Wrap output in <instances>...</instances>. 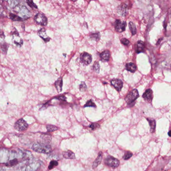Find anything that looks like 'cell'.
Wrapping results in <instances>:
<instances>
[{
  "label": "cell",
  "mask_w": 171,
  "mask_h": 171,
  "mask_svg": "<svg viewBox=\"0 0 171 171\" xmlns=\"http://www.w3.org/2000/svg\"><path fill=\"white\" fill-rule=\"evenodd\" d=\"M132 155H133V154H132V153L131 152H130L129 151H128V152H126L125 153V155H124V156L123 157V158H124V160H128L130 158H131L132 157Z\"/></svg>",
  "instance_id": "28"
},
{
  "label": "cell",
  "mask_w": 171,
  "mask_h": 171,
  "mask_svg": "<svg viewBox=\"0 0 171 171\" xmlns=\"http://www.w3.org/2000/svg\"><path fill=\"white\" fill-rule=\"evenodd\" d=\"M32 149L36 152L43 154H49L52 152V149L50 146L42 143H37L34 144Z\"/></svg>",
  "instance_id": "1"
},
{
  "label": "cell",
  "mask_w": 171,
  "mask_h": 171,
  "mask_svg": "<svg viewBox=\"0 0 171 171\" xmlns=\"http://www.w3.org/2000/svg\"><path fill=\"white\" fill-rule=\"evenodd\" d=\"M12 40L14 43L17 46H21L23 44V41L20 37L19 34L17 31H16L13 34Z\"/></svg>",
  "instance_id": "9"
},
{
  "label": "cell",
  "mask_w": 171,
  "mask_h": 171,
  "mask_svg": "<svg viewBox=\"0 0 171 171\" xmlns=\"http://www.w3.org/2000/svg\"><path fill=\"white\" fill-rule=\"evenodd\" d=\"M90 128H91L92 130H94L96 128H97L98 127H99V125L97 123H92L90 126H89Z\"/></svg>",
  "instance_id": "34"
},
{
  "label": "cell",
  "mask_w": 171,
  "mask_h": 171,
  "mask_svg": "<svg viewBox=\"0 0 171 171\" xmlns=\"http://www.w3.org/2000/svg\"><path fill=\"white\" fill-rule=\"evenodd\" d=\"M102 157H103V154L102 152H100L98 156L96 158V159L95 160V161L93 162L92 167L93 168H96L101 163L102 160Z\"/></svg>",
  "instance_id": "17"
},
{
  "label": "cell",
  "mask_w": 171,
  "mask_h": 171,
  "mask_svg": "<svg viewBox=\"0 0 171 171\" xmlns=\"http://www.w3.org/2000/svg\"><path fill=\"white\" fill-rule=\"evenodd\" d=\"M63 156L64 158L67 159H75L76 158L75 154L70 150L63 152Z\"/></svg>",
  "instance_id": "15"
},
{
  "label": "cell",
  "mask_w": 171,
  "mask_h": 171,
  "mask_svg": "<svg viewBox=\"0 0 171 171\" xmlns=\"http://www.w3.org/2000/svg\"><path fill=\"white\" fill-rule=\"evenodd\" d=\"M14 10V11L16 12L17 13L19 14H20L23 16V18L27 19L30 17L31 14L29 11L25 6H23L21 5H17L15 6Z\"/></svg>",
  "instance_id": "2"
},
{
  "label": "cell",
  "mask_w": 171,
  "mask_h": 171,
  "mask_svg": "<svg viewBox=\"0 0 171 171\" xmlns=\"http://www.w3.org/2000/svg\"><path fill=\"white\" fill-rule=\"evenodd\" d=\"M18 164V161L17 160V159H15L9 161V162H7L6 164V166L8 167H13L16 165Z\"/></svg>",
  "instance_id": "25"
},
{
  "label": "cell",
  "mask_w": 171,
  "mask_h": 171,
  "mask_svg": "<svg viewBox=\"0 0 171 171\" xmlns=\"http://www.w3.org/2000/svg\"><path fill=\"white\" fill-rule=\"evenodd\" d=\"M80 89L82 91H85L87 89V86L84 82H82L80 85Z\"/></svg>",
  "instance_id": "31"
},
{
  "label": "cell",
  "mask_w": 171,
  "mask_h": 171,
  "mask_svg": "<svg viewBox=\"0 0 171 171\" xmlns=\"http://www.w3.org/2000/svg\"><path fill=\"white\" fill-rule=\"evenodd\" d=\"M139 94L138 90L137 89H134L129 92V93L126 96L125 100L129 105H130L132 104L139 97Z\"/></svg>",
  "instance_id": "3"
},
{
  "label": "cell",
  "mask_w": 171,
  "mask_h": 171,
  "mask_svg": "<svg viewBox=\"0 0 171 171\" xmlns=\"http://www.w3.org/2000/svg\"><path fill=\"white\" fill-rule=\"evenodd\" d=\"M55 86L57 88V91L59 92H60L62 90V86H63V79L62 78H59L55 83Z\"/></svg>",
  "instance_id": "19"
},
{
  "label": "cell",
  "mask_w": 171,
  "mask_h": 171,
  "mask_svg": "<svg viewBox=\"0 0 171 171\" xmlns=\"http://www.w3.org/2000/svg\"><path fill=\"white\" fill-rule=\"evenodd\" d=\"M84 107H95V108H96V106L95 104L92 101V100H89L87 102L86 104L84 106Z\"/></svg>",
  "instance_id": "27"
},
{
  "label": "cell",
  "mask_w": 171,
  "mask_h": 171,
  "mask_svg": "<svg viewBox=\"0 0 171 171\" xmlns=\"http://www.w3.org/2000/svg\"><path fill=\"white\" fill-rule=\"evenodd\" d=\"M112 85L116 88V89L120 91L123 87V83L122 81L119 79H114L111 81Z\"/></svg>",
  "instance_id": "10"
},
{
  "label": "cell",
  "mask_w": 171,
  "mask_h": 171,
  "mask_svg": "<svg viewBox=\"0 0 171 171\" xmlns=\"http://www.w3.org/2000/svg\"><path fill=\"white\" fill-rule=\"evenodd\" d=\"M145 49L144 43L142 41H139L136 44V51L137 53L143 52Z\"/></svg>",
  "instance_id": "14"
},
{
  "label": "cell",
  "mask_w": 171,
  "mask_h": 171,
  "mask_svg": "<svg viewBox=\"0 0 171 171\" xmlns=\"http://www.w3.org/2000/svg\"><path fill=\"white\" fill-rule=\"evenodd\" d=\"M80 60L83 64L87 65L92 62V57L90 54L87 52H83L80 55Z\"/></svg>",
  "instance_id": "7"
},
{
  "label": "cell",
  "mask_w": 171,
  "mask_h": 171,
  "mask_svg": "<svg viewBox=\"0 0 171 171\" xmlns=\"http://www.w3.org/2000/svg\"><path fill=\"white\" fill-rule=\"evenodd\" d=\"M46 127H47L48 132H50L55 131L58 129V128L57 126H56L54 125H51V124L47 125Z\"/></svg>",
  "instance_id": "24"
},
{
  "label": "cell",
  "mask_w": 171,
  "mask_h": 171,
  "mask_svg": "<svg viewBox=\"0 0 171 171\" xmlns=\"http://www.w3.org/2000/svg\"><path fill=\"white\" fill-rule=\"evenodd\" d=\"M9 48V44L6 42H3L0 44V49L3 53L6 54Z\"/></svg>",
  "instance_id": "20"
},
{
  "label": "cell",
  "mask_w": 171,
  "mask_h": 171,
  "mask_svg": "<svg viewBox=\"0 0 171 171\" xmlns=\"http://www.w3.org/2000/svg\"><path fill=\"white\" fill-rule=\"evenodd\" d=\"M143 97L147 102H151L153 98V91L150 89H147L143 94Z\"/></svg>",
  "instance_id": "11"
},
{
  "label": "cell",
  "mask_w": 171,
  "mask_h": 171,
  "mask_svg": "<svg viewBox=\"0 0 171 171\" xmlns=\"http://www.w3.org/2000/svg\"><path fill=\"white\" fill-rule=\"evenodd\" d=\"M148 121L149 122V124L151 126V130L152 132H153L155 131V128H156V122L155 120L152 119H149L147 118Z\"/></svg>",
  "instance_id": "22"
},
{
  "label": "cell",
  "mask_w": 171,
  "mask_h": 171,
  "mask_svg": "<svg viewBox=\"0 0 171 171\" xmlns=\"http://www.w3.org/2000/svg\"><path fill=\"white\" fill-rule=\"evenodd\" d=\"M91 37L95 39H96V41H98V40L100 38V34L99 33H95L93 34V35L91 36Z\"/></svg>",
  "instance_id": "33"
},
{
  "label": "cell",
  "mask_w": 171,
  "mask_h": 171,
  "mask_svg": "<svg viewBox=\"0 0 171 171\" xmlns=\"http://www.w3.org/2000/svg\"><path fill=\"white\" fill-rule=\"evenodd\" d=\"M105 164L110 167L117 168L120 165V161L112 156H108L105 161Z\"/></svg>",
  "instance_id": "5"
},
{
  "label": "cell",
  "mask_w": 171,
  "mask_h": 171,
  "mask_svg": "<svg viewBox=\"0 0 171 171\" xmlns=\"http://www.w3.org/2000/svg\"><path fill=\"white\" fill-rule=\"evenodd\" d=\"M168 134H169V135L170 136H171V130H170L169 131Z\"/></svg>",
  "instance_id": "35"
},
{
  "label": "cell",
  "mask_w": 171,
  "mask_h": 171,
  "mask_svg": "<svg viewBox=\"0 0 171 171\" xmlns=\"http://www.w3.org/2000/svg\"><path fill=\"white\" fill-rule=\"evenodd\" d=\"M38 35L42 38L45 42H48L50 41V38L48 36L46 33V31L44 28H42L38 32Z\"/></svg>",
  "instance_id": "12"
},
{
  "label": "cell",
  "mask_w": 171,
  "mask_h": 171,
  "mask_svg": "<svg viewBox=\"0 0 171 171\" xmlns=\"http://www.w3.org/2000/svg\"></svg>",
  "instance_id": "36"
},
{
  "label": "cell",
  "mask_w": 171,
  "mask_h": 171,
  "mask_svg": "<svg viewBox=\"0 0 171 171\" xmlns=\"http://www.w3.org/2000/svg\"><path fill=\"white\" fill-rule=\"evenodd\" d=\"M10 18L11 19L14 21H22L23 20V19L21 17L13 13L10 14Z\"/></svg>",
  "instance_id": "21"
},
{
  "label": "cell",
  "mask_w": 171,
  "mask_h": 171,
  "mask_svg": "<svg viewBox=\"0 0 171 171\" xmlns=\"http://www.w3.org/2000/svg\"><path fill=\"white\" fill-rule=\"evenodd\" d=\"M28 127V124L27 122L23 118L19 119L15 124V128L18 131H23Z\"/></svg>",
  "instance_id": "4"
},
{
  "label": "cell",
  "mask_w": 171,
  "mask_h": 171,
  "mask_svg": "<svg viewBox=\"0 0 171 171\" xmlns=\"http://www.w3.org/2000/svg\"><path fill=\"white\" fill-rule=\"evenodd\" d=\"M129 28H130V30L132 34L133 35H135L137 33V29H136V27L135 25L133 23V22H130L129 24Z\"/></svg>",
  "instance_id": "23"
},
{
  "label": "cell",
  "mask_w": 171,
  "mask_h": 171,
  "mask_svg": "<svg viewBox=\"0 0 171 171\" xmlns=\"http://www.w3.org/2000/svg\"><path fill=\"white\" fill-rule=\"evenodd\" d=\"M27 3L28 4V5L30 7L32 8H35V9H37L38 8L37 6L35 4H34V2L33 1H28L27 2Z\"/></svg>",
  "instance_id": "30"
},
{
  "label": "cell",
  "mask_w": 171,
  "mask_h": 171,
  "mask_svg": "<svg viewBox=\"0 0 171 171\" xmlns=\"http://www.w3.org/2000/svg\"><path fill=\"white\" fill-rule=\"evenodd\" d=\"M58 165V163L56 161H52L50 163V165L49 166V169L51 170L52 169H53L54 168H55V167L57 166Z\"/></svg>",
  "instance_id": "26"
},
{
  "label": "cell",
  "mask_w": 171,
  "mask_h": 171,
  "mask_svg": "<svg viewBox=\"0 0 171 171\" xmlns=\"http://www.w3.org/2000/svg\"><path fill=\"white\" fill-rule=\"evenodd\" d=\"M127 6L126 4H122L119 6L118 8V13L123 16H125L127 13Z\"/></svg>",
  "instance_id": "16"
},
{
  "label": "cell",
  "mask_w": 171,
  "mask_h": 171,
  "mask_svg": "<svg viewBox=\"0 0 171 171\" xmlns=\"http://www.w3.org/2000/svg\"><path fill=\"white\" fill-rule=\"evenodd\" d=\"M116 30L119 32L121 33L125 30L126 27V22L125 21H122L120 20H117L115 24Z\"/></svg>",
  "instance_id": "8"
},
{
  "label": "cell",
  "mask_w": 171,
  "mask_h": 171,
  "mask_svg": "<svg viewBox=\"0 0 171 171\" xmlns=\"http://www.w3.org/2000/svg\"><path fill=\"white\" fill-rule=\"evenodd\" d=\"M121 43H122L123 45H125V46H128V45H129V44H130V41H129L128 39H126V38H123V39H122L121 40Z\"/></svg>",
  "instance_id": "32"
},
{
  "label": "cell",
  "mask_w": 171,
  "mask_h": 171,
  "mask_svg": "<svg viewBox=\"0 0 171 171\" xmlns=\"http://www.w3.org/2000/svg\"><path fill=\"white\" fill-rule=\"evenodd\" d=\"M100 57L103 62H108L110 58V52L108 50L104 51L101 54Z\"/></svg>",
  "instance_id": "13"
},
{
  "label": "cell",
  "mask_w": 171,
  "mask_h": 171,
  "mask_svg": "<svg viewBox=\"0 0 171 171\" xmlns=\"http://www.w3.org/2000/svg\"><path fill=\"white\" fill-rule=\"evenodd\" d=\"M93 68H94V70L95 71H96L97 73H99V72L100 67V65H99V64L98 62H96L95 63V64H94V65H93Z\"/></svg>",
  "instance_id": "29"
},
{
  "label": "cell",
  "mask_w": 171,
  "mask_h": 171,
  "mask_svg": "<svg viewBox=\"0 0 171 171\" xmlns=\"http://www.w3.org/2000/svg\"><path fill=\"white\" fill-rule=\"evenodd\" d=\"M126 69L128 71L134 73L137 70V66L133 63H129L126 65Z\"/></svg>",
  "instance_id": "18"
},
{
  "label": "cell",
  "mask_w": 171,
  "mask_h": 171,
  "mask_svg": "<svg viewBox=\"0 0 171 171\" xmlns=\"http://www.w3.org/2000/svg\"><path fill=\"white\" fill-rule=\"evenodd\" d=\"M34 20L37 24L42 26H46L48 23L47 17L42 13L37 14L34 17Z\"/></svg>",
  "instance_id": "6"
}]
</instances>
